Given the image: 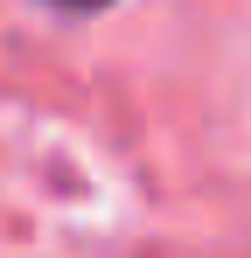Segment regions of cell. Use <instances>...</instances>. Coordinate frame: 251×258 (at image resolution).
<instances>
[{
    "mask_svg": "<svg viewBox=\"0 0 251 258\" xmlns=\"http://www.w3.org/2000/svg\"><path fill=\"white\" fill-rule=\"evenodd\" d=\"M49 7H77V14H91V7H112V0H49Z\"/></svg>",
    "mask_w": 251,
    "mask_h": 258,
    "instance_id": "6da1fadb",
    "label": "cell"
}]
</instances>
